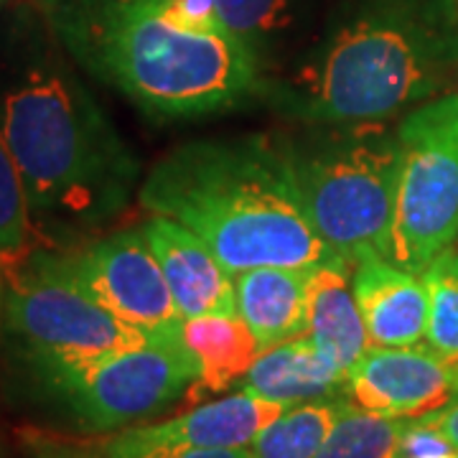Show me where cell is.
<instances>
[{
    "instance_id": "11",
    "label": "cell",
    "mask_w": 458,
    "mask_h": 458,
    "mask_svg": "<svg viewBox=\"0 0 458 458\" xmlns=\"http://www.w3.org/2000/svg\"><path fill=\"white\" fill-rule=\"evenodd\" d=\"M288 405L237 393L150 426H128L99 443V458H132L168 448H247Z\"/></svg>"
},
{
    "instance_id": "27",
    "label": "cell",
    "mask_w": 458,
    "mask_h": 458,
    "mask_svg": "<svg viewBox=\"0 0 458 458\" xmlns=\"http://www.w3.org/2000/svg\"><path fill=\"white\" fill-rule=\"evenodd\" d=\"M5 316V278H3V270H0V321Z\"/></svg>"
},
{
    "instance_id": "18",
    "label": "cell",
    "mask_w": 458,
    "mask_h": 458,
    "mask_svg": "<svg viewBox=\"0 0 458 458\" xmlns=\"http://www.w3.org/2000/svg\"><path fill=\"white\" fill-rule=\"evenodd\" d=\"M346 403V394H334L283 410L247 445V454L250 458H313Z\"/></svg>"
},
{
    "instance_id": "29",
    "label": "cell",
    "mask_w": 458,
    "mask_h": 458,
    "mask_svg": "<svg viewBox=\"0 0 458 458\" xmlns=\"http://www.w3.org/2000/svg\"><path fill=\"white\" fill-rule=\"evenodd\" d=\"M3 3H5V0H0V5H3Z\"/></svg>"
},
{
    "instance_id": "19",
    "label": "cell",
    "mask_w": 458,
    "mask_h": 458,
    "mask_svg": "<svg viewBox=\"0 0 458 458\" xmlns=\"http://www.w3.org/2000/svg\"><path fill=\"white\" fill-rule=\"evenodd\" d=\"M410 420L379 415L349 400L313 458H397Z\"/></svg>"
},
{
    "instance_id": "17",
    "label": "cell",
    "mask_w": 458,
    "mask_h": 458,
    "mask_svg": "<svg viewBox=\"0 0 458 458\" xmlns=\"http://www.w3.org/2000/svg\"><path fill=\"white\" fill-rule=\"evenodd\" d=\"M181 339L199 361V379L191 385L194 397L234 387L262 354L240 313L183 318Z\"/></svg>"
},
{
    "instance_id": "23",
    "label": "cell",
    "mask_w": 458,
    "mask_h": 458,
    "mask_svg": "<svg viewBox=\"0 0 458 458\" xmlns=\"http://www.w3.org/2000/svg\"><path fill=\"white\" fill-rule=\"evenodd\" d=\"M397 458H458V448L426 418H412L403 433Z\"/></svg>"
},
{
    "instance_id": "25",
    "label": "cell",
    "mask_w": 458,
    "mask_h": 458,
    "mask_svg": "<svg viewBox=\"0 0 458 458\" xmlns=\"http://www.w3.org/2000/svg\"><path fill=\"white\" fill-rule=\"evenodd\" d=\"M423 418H426L428 423H433V426L438 428L443 436L458 448V397L456 400H451L448 405H443L441 410L428 412Z\"/></svg>"
},
{
    "instance_id": "14",
    "label": "cell",
    "mask_w": 458,
    "mask_h": 458,
    "mask_svg": "<svg viewBox=\"0 0 458 458\" xmlns=\"http://www.w3.org/2000/svg\"><path fill=\"white\" fill-rule=\"evenodd\" d=\"M311 267H252L234 276L237 313L262 352L309 334Z\"/></svg>"
},
{
    "instance_id": "3",
    "label": "cell",
    "mask_w": 458,
    "mask_h": 458,
    "mask_svg": "<svg viewBox=\"0 0 458 458\" xmlns=\"http://www.w3.org/2000/svg\"><path fill=\"white\" fill-rule=\"evenodd\" d=\"M0 138L41 234L107 219L125 204L138 174L95 98L54 62H33L0 80Z\"/></svg>"
},
{
    "instance_id": "7",
    "label": "cell",
    "mask_w": 458,
    "mask_h": 458,
    "mask_svg": "<svg viewBox=\"0 0 458 458\" xmlns=\"http://www.w3.org/2000/svg\"><path fill=\"white\" fill-rule=\"evenodd\" d=\"M3 318L36 372L102 360L150 342H168L120 321L31 258L5 276Z\"/></svg>"
},
{
    "instance_id": "5",
    "label": "cell",
    "mask_w": 458,
    "mask_h": 458,
    "mask_svg": "<svg viewBox=\"0 0 458 458\" xmlns=\"http://www.w3.org/2000/svg\"><path fill=\"white\" fill-rule=\"evenodd\" d=\"M433 84L426 36L393 13H367L280 87L278 107L309 123L385 120Z\"/></svg>"
},
{
    "instance_id": "12",
    "label": "cell",
    "mask_w": 458,
    "mask_h": 458,
    "mask_svg": "<svg viewBox=\"0 0 458 458\" xmlns=\"http://www.w3.org/2000/svg\"><path fill=\"white\" fill-rule=\"evenodd\" d=\"M140 229L164 270L181 318L237 313L234 276L194 229L161 214H153Z\"/></svg>"
},
{
    "instance_id": "26",
    "label": "cell",
    "mask_w": 458,
    "mask_h": 458,
    "mask_svg": "<svg viewBox=\"0 0 458 458\" xmlns=\"http://www.w3.org/2000/svg\"><path fill=\"white\" fill-rule=\"evenodd\" d=\"M33 458H99L92 454H84L80 448H69V445H54V443L36 438L31 445Z\"/></svg>"
},
{
    "instance_id": "10",
    "label": "cell",
    "mask_w": 458,
    "mask_h": 458,
    "mask_svg": "<svg viewBox=\"0 0 458 458\" xmlns=\"http://www.w3.org/2000/svg\"><path fill=\"white\" fill-rule=\"evenodd\" d=\"M344 394L390 418H423L458 397V361L428 346H369L346 372Z\"/></svg>"
},
{
    "instance_id": "20",
    "label": "cell",
    "mask_w": 458,
    "mask_h": 458,
    "mask_svg": "<svg viewBox=\"0 0 458 458\" xmlns=\"http://www.w3.org/2000/svg\"><path fill=\"white\" fill-rule=\"evenodd\" d=\"M44 247V234L33 222L26 183L8 146L0 138V270L3 278L29 262Z\"/></svg>"
},
{
    "instance_id": "8",
    "label": "cell",
    "mask_w": 458,
    "mask_h": 458,
    "mask_svg": "<svg viewBox=\"0 0 458 458\" xmlns=\"http://www.w3.org/2000/svg\"><path fill=\"white\" fill-rule=\"evenodd\" d=\"M38 375L84 430L110 433L176 403L199 379V361L183 339H168Z\"/></svg>"
},
{
    "instance_id": "16",
    "label": "cell",
    "mask_w": 458,
    "mask_h": 458,
    "mask_svg": "<svg viewBox=\"0 0 458 458\" xmlns=\"http://www.w3.org/2000/svg\"><path fill=\"white\" fill-rule=\"evenodd\" d=\"M346 375L318 352L311 336H298L262 352L234 390L293 408L344 393Z\"/></svg>"
},
{
    "instance_id": "13",
    "label": "cell",
    "mask_w": 458,
    "mask_h": 458,
    "mask_svg": "<svg viewBox=\"0 0 458 458\" xmlns=\"http://www.w3.org/2000/svg\"><path fill=\"white\" fill-rule=\"evenodd\" d=\"M352 283L369 346H415L426 339L430 298L420 276L387 258H364Z\"/></svg>"
},
{
    "instance_id": "28",
    "label": "cell",
    "mask_w": 458,
    "mask_h": 458,
    "mask_svg": "<svg viewBox=\"0 0 458 458\" xmlns=\"http://www.w3.org/2000/svg\"><path fill=\"white\" fill-rule=\"evenodd\" d=\"M41 8H47V11H56L59 5H62V0H36Z\"/></svg>"
},
{
    "instance_id": "9",
    "label": "cell",
    "mask_w": 458,
    "mask_h": 458,
    "mask_svg": "<svg viewBox=\"0 0 458 458\" xmlns=\"http://www.w3.org/2000/svg\"><path fill=\"white\" fill-rule=\"evenodd\" d=\"M41 267L153 339H181L179 309L143 229H123L80 250H36Z\"/></svg>"
},
{
    "instance_id": "22",
    "label": "cell",
    "mask_w": 458,
    "mask_h": 458,
    "mask_svg": "<svg viewBox=\"0 0 458 458\" xmlns=\"http://www.w3.org/2000/svg\"><path fill=\"white\" fill-rule=\"evenodd\" d=\"M214 8L225 29L250 47L285 18V0H214Z\"/></svg>"
},
{
    "instance_id": "4",
    "label": "cell",
    "mask_w": 458,
    "mask_h": 458,
    "mask_svg": "<svg viewBox=\"0 0 458 458\" xmlns=\"http://www.w3.org/2000/svg\"><path fill=\"white\" fill-rule=\"evenodd\" d=\"M280 140L316 234L342 260L387 258L400 189V140L382 120L316 123Z\"/></svg>"
},
{
    "instance_id": "21",
    "label": "cell",
    "mask_w": 458,
    "mask_h": 458,
    "mask_svg": "<svg viewBox=\"0 0 458 458\" xmlns=\"http://www.w3.org/2000/svg\"><path fill=\"white\" fill-rule=\"evenodd\" d=\"M420 278L430 298L426 346L441 360L458 361V250H445Z\"/></svg>"
},
{
    "instance_id": "6",
    "label": "cell",
    "mask_w": 458,
    "mask_h": 458,
    "mask_svg": "<svg viewBox=\"0 0 458 458\" xmlns=\"http://www.w3.org/2000/svg\"><path fill=\"white\" fill-rule=\"evenodd\" d=\"M397 140L403 161L390 260L423 276L458 240V95L410 113Z\"/></svg>"
},
{
    "instance_id": "15",
    "label": "cell",
    "mask_w": 458,
    "mask_h": 458,
    "mask_svg": "<svg viewBox=\"0 0 458 458\" xmlns=\"http://www.w3.org/2000/svg\"><path fill=\"white\" fill-rule=\"evenodd\" d=\"M352 273V262L334 258L313 265L309 280V336L344 375L369 349Z\"/></svg>"
},
{
    "instance_id": "1",
    "label": "cell",
    "mask_w": 458,
    "mask_h": 458,
    "mask_svg": "<svg viewBox=\"0 0 458 458\" xmlns=\"http://www.w3.org/2000/svg\"><path fill=\"white\" fill-rule=\"evenodd\" d=\"M138 199L194 229L232 276L336 258L313 229L283 146L267 135L179 146L148 171Z\"/></svg>"
},
{
    "instance_id": "2",
    "label": "cell",
    "mask_w": 458,
    "mask_h": 458,
    "mask_svg": "<svg viewBox=\"0 0 458 458\" xmlns=\"http://www.w3.org/2000/svg\"><path fill=\"white\" fill-rule=\"evenodd\" d=\"M56 11L72 56L148 114L225 113L262 87L250 44L183 29L156 0H62Z\"/></svg>"
},
{
    "instance_id": "24",
    "label": "cell",
    "mask_w": 458,
    "mask_h": 458,
    "mask_svg": "<svg viewBox=\"0 0 458 458\" xmlns=\"http://www.w3.org/2000/svg\"><path fill=\"white\" fill-rule=\"evenodd\" d=\"M132 458H250L247 448H168L148 451Z\"/></svg>"
}]
</instances>
